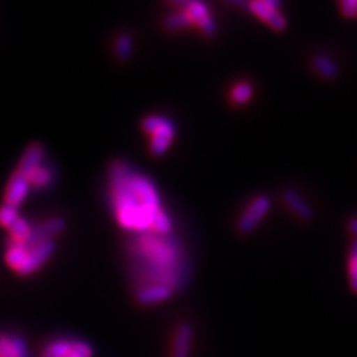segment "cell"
<instances>
[{
    "instance_id": "cell-11",
    "label": "cell",
    "mask_w": 357,
    "mask_h": 357,
    "mask_svg": "<svg viewBox=\"0 0 357 357\" xmlns=\"http://www.w3.org/2000/svg\"><path fill=\"white\" fill-rule=\"evenodd\" d=\"M192 340L194 328L191 325H188V323H182V325L177 328L174 335L172 357H191Z\"/></svg>"
},
{
    "instance_id": "cell-10",
    "label": "cell",
    "mask_w": 357,
    "mask_h": 357,
    "mask_svg": "<svg viewBox=\"0 0 357 357\" xmlns=\"http://www.w3.org/2000/svg\"><path fill=\"white\" fill-rule=\"evenodd\" d=\"M173 295V290L167 286L153 284L143 286L136 290V301L140 305H153L164 303Z\"/></svg>"
},
{
    "instance_id": "cell-3",
    "label": "cell",
    "mask_w": 357,
    "mask_h": 357,
    "mask_svg": "<svg viewBox=\"0 0 357 357\" xmlns=\"http://www.w3.org/2000/svg\"><path fill=\"white\" fill-rule=\"evenodd\" d=\"M55 252V241L45 236L39 225L22 243H9L5 253L6 265L20 275H30L50 261Z\"/></svg>"
},
{
    "instance_id": "cell-5",
    "label": "cell",
    "mask_w": 357,
    "mask_h": 357,
    "mask_svg": "<svg viewBox=\"0 0 357 357\" xmlns=\"http://www.w3.org/2000/svg\"><path fill=\"white\" fill-rule=\"evenodd\" d=\"M270 208H271V199L268 197L259 195L253 198L250 201V204L245 207L241 213L237 222V229L241 234H244V236L253 232L256 228H258L259 223L265 219Z\"/></svg>"
},
{
    "instance_id": "cell-4",
    "label": "cell",
    "mask_w": 357,
    "mask_h": 357,
    "mask_svg": "<svg viewBox=\"0 0 357 357\" xmlns=\"http://www.w3.org/2000/svg\"><path fill=\"white\" fill-rule=\"evenodd\" d=\"M142 128L151 136L149 151L153 156H161L169 151L176 136V127L169 118L161 115L146 116L142 122Z\"/></svg>"
},
{
    "instance_id": "cell-14",
    "label": "cell",
    "mask_w": 357,
    "mask_h": 357,
    "mask_svg": "<svg viewBox=\"0 0 357 357\" xmlns=\"http://www.w3.org/2000/svg\"><path fill=\"white\" fill-rule=\"evenodd\" d=\"M283 199L286 206L294 211V215H296L301 220H311L312 219V208L311 206L307 203V201L301 197L294 189H286L283 192Z\"/></svg>"
},
{
    "instance_id": "cell-23",
    "label": "cell",
    "mask_w": 357,
    "mask_h": 357,
    "mask_svg": "<svg viewBox=\"0 0 357 357\" xmlns=\"http://www.w3.org/2000/svg\"><path fill=\"white\" fill-rule=\"evenodd\" d=\"M18 218H20L18 208H14V207L6 206V204L0 207V227L8 229Z\"/></svg>"
},
{
    "instance_id": "cell-16",
    "label": "cell",
    "mask_w": 357,
    "mask_h": 357,
    "mask_svg": "<svg viewBox=\"0 0 357 357\" xmlns=\"http://www.w3.org/2000/svg\"><path fill=\"white\" fill-rule=\"evenodd\" d=\"M311 64L314 67V70L321 75L323 77H326V79H335V77L338 76V66L335 63L331 57L325 54H317L314 57L311 59Z\"/></svg>"
},
{
    "instance_id": "cell-13",
    "label": "cell",
    "mask_w": 357,
    "mask_h": 357,
    "mask_svg": "<svg viewBox=\"0 0 357 357\" xmlns=\"http://www.w3.org/2000/svg\"><path fill=\"white\" fill-rule=\"evenodd\" d=\"M0 357H30L26 341L17 335L0 333Z\"/></svg>"
},
{
    "instance_id": "cell-1",
    "label": "cell",
    "mask_w": 357,
    "mask_h": 357,
    "mask_svg": "<svg viewBox=\"0 0 357 357\" xmlns=\"http://www.w3.org/2000/svg\"><path fill=\"white\" fill-rule=\"evenodd\" d=\"M109 198L118 225L136 234L149 232L155 216L162 210L153 182L124 161L109 167Z\"/></svg>"
},
{
    "instance_id": "cell-12",
    "label": "cell",
    "mask_w": 357,
    "mask_h": 357,
    "mask_svg": "<svg viewBox=\"0 0 357 357\" xmlns=\"http://www.w3.org/2000/svg\"><path fill=\"white\" fill-rule=\"evenodd\" d=\"M43 160H45V148L40 143H31L30 146L24 151V153H22L15 172L26 176L29 172L43 164Z\"/></svg>"
},
{
    "instance_id": "cell-20",
    "label": "cell",
    "mask_w": 357,
    "mask_h": 357,
    "mask_svg": "<svg viewBox=\"0 0 357 357\" xmlns=\"http://www.w3.org/2000/svg\"><path fill=\"white\" fill-rule=\"evenodd\" d=\"M173 229V222L165 210H161L158 215L155 216V220L152 223L151 232L158 234V236H169Z\"/></svg>"
},
{
    "instance_id": "cell-9",
    "label": "cell",
    "mask_w": 357,
    "mask_h": 357,
    "mask_svg": "<svg viewBox=\"0 0 357 357\" xmlns=\"http://www.w3.org/2000/svg\"><path fill=\"white\" fill-rule=\"evenodd\" d=\"M186 14L191 17L194 24L199 27V30L206 33L207 36H213L216 33V24L213 18L210 17L208 8L203 2H186L185 8Z\"/></svg>"
},
{
    "instance_id": "cell-6",
    "label": "cell",
    "mask_w": 357,
    "mask_h": 357,
    "mask_svg": "<svg viewBox=\"0 0 357 357\" xmlns=\"http://www.w3.org/2000/svg\"><path fill=\"white\" fill-rule=\"evenodd\" d=\"M91 345L81 340H55L45 345L43 357H93Z\"/></svg>"
},
{
    "instance_id": "cell-15",
    "label": "cell",
    "mask_w": 357,
    "mask_h": 357,
    "mask_svg": "<svg viewBox=\"0 0 357 357\" xmlns=\"http://www.w3.org/2000/svg\"><path fill=\"white\" fill-rule=\"evenodd\" d=\"M27 182L30 188H36V189H45L51 185L54 181V172L50 169L48 165L40 164L36 169H33L26 174Z\"/></svg>"
},
{
    "instance_id": "cell-8",
    "label": "cell",
    "mask_w": 357,
    "mask_h": 357,
    "mask_svg": "<svg viewBox=\"0 0 357 357\" xmlns=\"http://www.w3.org/2000/svg\"><path fill=\"white\" fill-rule=\"evenodd\" d=\"M29 191H30V185L27 182V177L14 172L13 177L9 178L5 189L3 204L18 208L22 203H24V199L29 195Z\"/></svg>"
},
{
    "instance_id": "cell-21",
    "label": "cell",
    "mask_w": 357,
    "mask_h": 357,
    "mask_svg": "<svg viewBox=\"0 0 357 357\" xmlns=\"http://www.w3.org/2000/svg\"><path fill=\"white\" fill-rule=\"evenodd\" d=\"M132 47H134L132 38L130 35H127V33H122V35H119L116 42H115L116 57L121 61L128 60L131 57V54H132Z\"/></svg>"
},
{
    "instance_id": "cell-17",
    "label": "cell",
    "mask_w": 357,
    "mask_h": 357,
    "mask_svg": "<svg viewBox=\"0 0 357 357\" xmlns=\"http://www.w3.org/2000/svg\"><path fill=\"white\" fill-rule=\"evenodd\" d=\"M191 26H194V22H192L191 17L186 14L185 9H176L172 14H169L164 18V27L167 30H172V31L183 30V29H188Z\"/></svg>"
},
{
    "instance_id": "cell-22",
    "label": "cell",
    "mask_w": 357,
    "mask_h": 357,
    "mask_svg": "<svg viewBox=\"0 0 357 357\" xmlns=\"http://www.w3.org/2000/svg\"><path fill=\"white\" fill-rule=\"evenodd\" d=\"M349 280L350 287L354 294H357V238L351 243L349 255Z\"/></svg>"
},
{
    "instance_id": "cell-2",
    "label": "cell",
    "mask_w": 357,
    "mask_h": 357,
    "mask_svg": "<svg viewBox=\"0 0 357 357\" xmlns=\"http://www.w3.org/2000/svg\"><path fill=\"white\" fill-rule=\"evenodd\" d=\"M130 253L137 289L161 284L174 292L186 280L188 271L181 243L172 234L158 236L151 231L137 234L131 243Z\"/></svg>"
},
{
    "instance_id": "cell-24",
    "label": "cell",
    "mask_w": 357,
    "mask_h": 357,
    "mask_svg": "<svg viewBox=\"0 0 357 357\" xmlns=\"http://www.w3.org/2000/svg\"><path fill=\"white\" fill-rule=\"evenodd\" d=\"M341 13L345 17H357V0H342L340 3Z\"/></svg>"
},
{
    "instance_id": "cell-19",
    "label": "cell",
    "mask_w": 357,
    "mask_h": 357,
    "mask_svg": "<svg viewBox=\"0 0 357 357\" xmlns=\"http://www.w3.org/2000/svg\"><path fill=\"white\" fill-rule=\"evenodd\" d=\"M252 97H253V86L249 82H238L237 85L232 86L229 93L231 103L237 106L248 103Z\"/></svg>"
},
{
    "instance_id": "cell-25",
    "label": "cell",
    "mask_w": 357,
    "mask_h": 357,
    "mask_svg": "<svg viewBox=\"0 0 357 357\" xmlns=\"http://www.w3.org/2000/svg\"><path fill=\"white\" fill-rule=\"evenodd\" d=\"M349 229L357 237V216H356V218H351V219L349 220Z\"/></svg>"
},
{
    "instance_id": "cell-18",
    "label": "cell",
    "mask_w": 357,
    "mask_h": 357,
    "mask_svg": "<svg viewBox=\"0 0 357 357\" xmlns=\"http://www.w3.org/2000/svg\"><path fill=\"white\" fill-rule=\"evenodd\" d=\"M8 231H9V243H22L31 236L33 227L30 225L29 220L18 218L13 225L8 228Z\"/></svg>"
},
{
    "instance_id": "cell-7",
    "label": "cell",
    "mask_w": 357,
    "mask_h": 357,
    "mask_svg": "<svg viewBox=\"0 0 357 357\" xmlns=\"http://www.w3.org/2000/svg\"><path fill=\"white\" fill-rule=\"evenodd\" d=\"M252 13L264 20L274 30H283L287 26L284 15L280 13V3L275 0H255L249 3Z\"/></svg>"
}]
</instances>
